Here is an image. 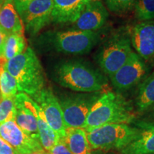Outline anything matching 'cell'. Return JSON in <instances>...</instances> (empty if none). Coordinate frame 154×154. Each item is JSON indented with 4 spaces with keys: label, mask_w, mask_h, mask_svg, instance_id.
<instances>
[{
    "label": "cell",
    "mask_w": 154,
    "mask_h": 154,
    "mask_svg": "<svg viewBox=\"0 0 154 154\" xmlns=\"http://www.w3.org/2000/svg\"><path fill=\"white\" fill-rule=\"evenodd\" d=\"M133 51L128 32H116L101 44L96 60L100 70L109 78L126 63Z\"/></svg>",
    "instance_id": "cell-6"
},
{
    "label": "cell",
    "mask_w": 154,
    "mask_h": 154,
    "mask_svg": "<svg viewBox=\"0 0 154 154\" xmlns=\"http://www.w3.org/2000/svg\"><path fill=\"white\" fill-rule=\"evenodd\" d=\"M26 47L24 34H9L5 43L2 57L7 61L10 60L24 52Z\"/></svg>",
    "instance_id": "cell-21"
},
{
    "label": "cell",
    "mask_w": 154,
    "mask_h": 154,
    "mask_svg": "<svg viewBox=\"0 0 154 154\" xmlns=\"http://www.w3.org/2000/svg\"><path fill=\"white\" fill-rule=\"evenodd\" d=\"M134 12L140 22L154 20V0H137Z\"/></svg>",
    "instance_id": "cell-23"
},
{
    "label": "cell",
    "mask_w": 154,
    "mask_h": 154,
    "mask_svg": "<svg viewBox=\"0 0 154 154\" xmlns=\"http://www.w3.org/2000/svg\"><path fill=\"white\" fill-rule=\"evenodd\" d=\"M86 133L91 149L103 151H121L138 137L140 128L126 124H109Z\"/></svg>",
    "instance_id": "cell-5"
},
{
    "label": "cell",
    "mask_w": 154,
    "mask_h": 154,
    "mask_svg": "<svg viewBox=\"0 0 154 154\" xmlns=\"http://www.w3.org/2000/svg\"><path fill=\"white\" fill-rule=\"evenodd\" d=\"M147 72V66L143 59L133 51L126 63L109 79L117 92L121 93L140 84L144 79Z\"/></svg>",
    "instance_id": "cell-8"
},
{
    "label": "cell",
    "mask_w": 154,
    "mask_h": 154,
    "mask_svg": "<svg viewBox=\"0 0 154 154\" xmlns=\"http://www.w3.org/2000/svg\"><path fill=\"white\" fill-rule=\"evenodd\" d=\"M140 128L138 137L121 150V154H154V124L138 119L133 123Z\"/></svg>",
    "instance_id": "cell-15"
},
{
    "label": "cell",
    "mask_w": 154,
    "mask_h": 154,
    "mask_svg": "<svg viewBox=\"0 0 154 154\" xmlns=\"http://www.w3.org/2000/svg\"><path fill=\"white\" fill-rule=\"evenodd\" d=\"M0 138L9 143L17 154L44 151L40 142L25 134L14 120L0 124Z\"/></svg>",
    "instance_id": "cell-12"
},
{
    "label": "cell",
    "mask_w": 154,
    "mask_h": 154,
    "mask_svg": "<svg viewBox=\"0 0 154 154\" xmlns=\"http://www.w3.org/2000/svg\"><path fill=\"white\" fill-rule=\"evenodd\" d=\"M0 99H1V94H0Z\"/></svg>",
    "instance_id": "cell-33"
},
{
    "label": "cell",
    "mask_w": 154,
    "mask_h": 154,
    "mask_svg": "<svg viewBox=\"0 0 154 154\" xmlns=\"http://www.w3.org/2000/svg\"><path fill=\"white\" fill-rule=\"evenodd\" d=\"M136 119L143 121V122L154 124V106L148 111H146V112L142 113L141 115L138 116V117H137Z\"/></svg>",
    "instance_id": "cell-27"
},
{
    "label": "cell",
    "mask_w": 154,
    "mask_h": 154,
    "mask_svg": "<svg viewBox=\"0 0 154 154\" xmlns=\"http://www.w3.org/2000/svg\"><path fill=\"white\" fill-rule=\"evenodd\" d=\"M131 44L143 60L154 58V20L139 22L128 32Z\"/></svg>",
    "instance_id": "cell-13"
},
{
    "label": "cell",
    "mask_w": 154,
    "mask_h": 154,
    "mask_svg": "<svg viewBox=\"0 0 154 154\" xmlns=\"http://www.w3.org/2000/svg\"><path fill=\"white\" fill-rule=\"evenodd\" d=\"M154 106V72L140 83L134 101L136 115H141Z\"/></svg>",
    "instance_id": "cell-18"
},
{
    "label": "cell",
    "mask_w": 154,
    "mask_h": 154,
    "mask_svg": "<svg viewBox=\"0 0 154 154\" xmlns=\"http://www.w3.org/2000/svg\"><path fill=\"white\" fill-rule=\"evenodd\" d=\"M53 0H33L20 17L29 34L35 36L51 22Z\"/></svg>",
    "instance_id": "cell-10"
},
{
    "label": "cell",
    "mask_w": 154,
    "mask_h": 154,
    "mask_svg": "<svg viewBox=\"0 0 154 154\" xmlns=\"http://www.w3.org/2000/svg\"><path fill=\"white\" fill-rule=\"evenodd\" d=\"M0 154H17V153L9 143L0 138Z\"/></svg>",
    "instance_id": "cell-29"
},
{
    "label": "cell",
    "mask_w": 154,
    "mask_h": 154,
    "mask_svg": "<svg viewBox=\"0 0 154 154\" xmlns=\"http://www.w3.org/2000/svg\"><path fill=\"white\" fill-rule=\"evenodd\" d=\"M103 92H76L61 95L58 99L62 110L66 128H84L92 106Z\"/></svg>",
    "instance_id": "cell-7"
},
{
    "label": "cell",
    "mask_w": 154,
    "mask_h": 154,
    "mask_svg": "<svg viewBox=\"0 0 154 154\" xmlns=\"http://www.w3.org/2000/svg\"><path fill=\"white\" fill-rule=\"evenodd\" d=\"M29 154H47V152L44 151H37V152H34V153H29Z\"/></svg>",
    "instance_id": "cell-31"
},
{
    "label": "cell",
    "mask_w": 154,
    "mask_h": 154,
    "mask_svg": "<svg viewBox=\"0 0 154 154\" xmlns=\"http://www.w3.org/2000/svg\"><path fill=\"white\" fill-rule=\"evenodd\" d=\"M47 154H72L63 139H60L51 149L47 151Z\"/></svg>",
    "instance_id": "cell-26"
},
{
    "label": "cell",
    "mask_w": 154,
    "mask_h": 154,
    "mask_svg": "<svg viewBox=\"0 0 154 154\" xmlns=\"http://www.w3.org/2000/svg\"><path fill=\"white\" fill-rule=\"evenodd\" d=\"M137 0H104L108 10L116 14H124L134 10Z\"/></svg>",
    "instance_id": "cell-24"
},
{
    "label": "cell",
    "mask_w": 154,
    "mask_h": 154,
    "mask_svg": "<svg viewBox=\"0 0 154 154\" xmlns=\"http://www.w3.org/2000/svg\"><path fill=\"white\" fill-rule=\"evenodd\" d=\"M9 34L0 26V58L3 56V50L5 47V43Z\"/></svg>",
    "instance_id": "cell-30"
},
{
    "label": "cell",
    "mask_w": 154,
    "mask_h": 154,
    "mask_svg": "<svg viewBox=\"0 0 154 154\" xmlns=\"http://www.w3.org/2000/svg\"><path fill=\"white\" fill-rule=\"evenodd\" d=\"M4 1H0V9H1L2 7V3H3Z\"/></svg>",
    "instance_id": "cell-32"
},
{
    "label": "cell",
    "mask_w": 154,
    "mask_h": 154,
    "mask_svg": "<svg viewBox=\"0 0 154 154\" xmlns=\"http://www.w3.org/2000/svg\"><path fill=\"white\" fill-rule=\"evenodd\" d=\"M18 87L15 79L5 70L4 66H0V94L1 98L11 99L17 94Z\"/></svg>",
    "instance_id": "cell-22"
},
{
    "label": "cell",
    "mask_w": 154,
    "mask_h": 154,
    "mask_svg": "<svg viewBox=\"0 0 154 154\" xmlns=\"http://www.w3.org/2000/svg\"><path fill=\"white\" fill-rule=\"evenodd\" d=\"M14 101L16 108L15 122L29 137L40 142L36 116V102L22 92L14 96Z\"/></svg>",
    "instance_id": "cell-11"
},
{
    "label": "cell",
    "mask_w": 154,
    "mask_h": 154,
    "mask_svg": "<svg viewBox=\"0 0 154 154\" xmlns=\"http://www.w3.org/2000/svg\"><path fill=\"white\" fill-rule=\"evenodd\" d=\"M36 116L40 143L44 151H48L56 143H57V142L60 140V138L50 127L43 111L37 103L36 105Z\"/></svg>",
    "instance_id": "cell-20"
},
{
    "label": "cell",
    "mask_w": 154,
    "mask_h": 154,
    "mask_svg": "<svg viewBox=\"0 0 154 154\" xmlns=\"http://www.w3.org/2000/svg\"><path fill=\"white\" fill-rule=\"evenodd\" d=\"M33 0H13L15 9L18 12L19 16L22 14V13L25 11L28 5L32 2Z\"/></svg>",
    "instance_id": "cell-28"
},
{
    "label": "cell",
    "mask_w": 154,
    "mask_h": 154,
    "mask_svg": "<svg viewBox=\"0 0 154 154\" xmlns=\"http://www.w3.org/2000/svg\"><path fill=\"white\" fill-rule=\"evenodd\" d=\"M90 0H53L51 22L73 24Z\"/></svg>",
    "instance_id": "cell-16"
},
{
    "label": "cell",
    "mask_w": 154,
    "mask_h": 154,
    "mask_svg": "<svg viewBox=\"0 0 154 154\" xmlns=\"http://www.w3.org/2000/svg\"><path fill=\"white\" fill-rule=\"evenodd\" d=\"M63 140L72 154H92L84 128H67Z\"/></svg>",
    "instance_id": "cell-19"
},
{
    "label": "cell",
    "mask_w": 154,
    "mask_h": 154,
    "mask_svg": "<svg viewBox=\"0 0 154 154\" xmlns=\"http://www.w3.org/2000/svg\"><path fill=\"white\" fill-rule=\"evenodd\" d=\"M42 44L59 53L83 55L89 53L99 43L101 34L98 32H84L74 28L50 31L41 36Z\"/></svg>",
    "instance_id": "cell-4"
},
{
    "label": "cell",
    "mask_w": 154,
    "mask_h": 154,
    "mask_svg": "<svg viewBox=\"0 0 154 154\" xmlns=\"http://www.w3.org/2000/svg\"><path fill=\"white\" fill-rule=\"evenodd\" d=\"M31 98L41 108L50 127L59 136L60 139H63L66 128L59 99L54 94L52 90L50 88L44 87Z\"/></svg>",
    "instance_id": "cell-9"
},
{
    "label": "cell",
    "mask_w": 154,
    "mask_h": 154,
    "mask_svg": "<svg viewBox=\"0 0 154 154\" xmlns=\"http://www.w3.org/2000/svg\"><path fill=\"white\" fill-rule=\"evenodd\" d=\"M54 79L63 87L81 93L104 91L109 84L100 69L88 61L77 59L58 63L54 69Z\"/></svg>",
    "instance_id": "cell-1"
},
{
    "label": "cell",
    "mask_w": 154,
    "mask_h": 154,
    "mask_svg": "<svg viewBox=\"0 0 154 154\" xmlns=\"http://www.w3.org/2000/svg\"><path fill=\"white\" fill-rule=\"evenodd\" d=\"M109 17V10L101 0H90L72 28L84 32H98L105 26Z\"/></svg>",
    "instance_id": "cell-14"
},
{
    "label": "cell",
    "mask_w": 154,
    "mask_h": 154,
    "mask_svg": "<svg viewBox=\"0 0 154 154\" xmlns=\"http://www.w3.org/2000/svg\"><path fill=\"white\" fill-rule=\"evenodd\" d=\"M0 26L8 34H23L24 25L13 0H4L0 9Z\"/></svg>",
    "instance_id": "cell-17"
},
{
    "label": "cell",
    "mask_w": 154,
    "mask_h": 154,
    "mask_svg": "<svg viewBox=\"0 0 154 154\" xmlns=\"http://www.w3.org/2000/svg\"><path fill=\"white\" fill-rule=\"evenodd\" d=\"M4 68L15 79L18 91L30 97L45 87V76L41 62L30 47L7 61Z\"/></svg>",
    "instance_id": "cell-3"
},
{
    "label": "cell",
    "mask_w": 154,
    "mask_h": 154,
    "mask_svg": "<svg viewBox=\"0 0 154 154\" xmlns=\"http://www.w3.org/2000/svg\"><path fill=\"white\" fill-rule=\"evenodd\" d=\"M16 108L14 98L5 99L0 101V124L9 121H15Z\"/></svg>",
    "instance_id": "cell-25"
},
{
    "label": "cell",
    "mask_w": 154,
    "mask_h": 154,
    "mask_svg": "<svg viewBox=\"0 0 154 154\" xmlns=\"http://www.w3.org/2000/svg\"><path fill=\"white\" fill-rule=\"evenodd\" d=\"M137 119L134 106L119 92L103 91L86 119V132L109 124H132Z\"/></svg>",
    "instance_id": "cell-2"
},
{
    "label": "cell",
    "mask_w": 154,
    "mask_h": 154,
    "mask_svg": "<svg viewBox=\"0 0 154 154\" xmlns=\"http://www.w3.org/2000/svg\"><path fill=\"white\" fill-rule=\"evenodd\" d=\"M0 1H4V0H0Z\"/></svg>",
    "instance_id": "cell-34"
}]
</instances>
